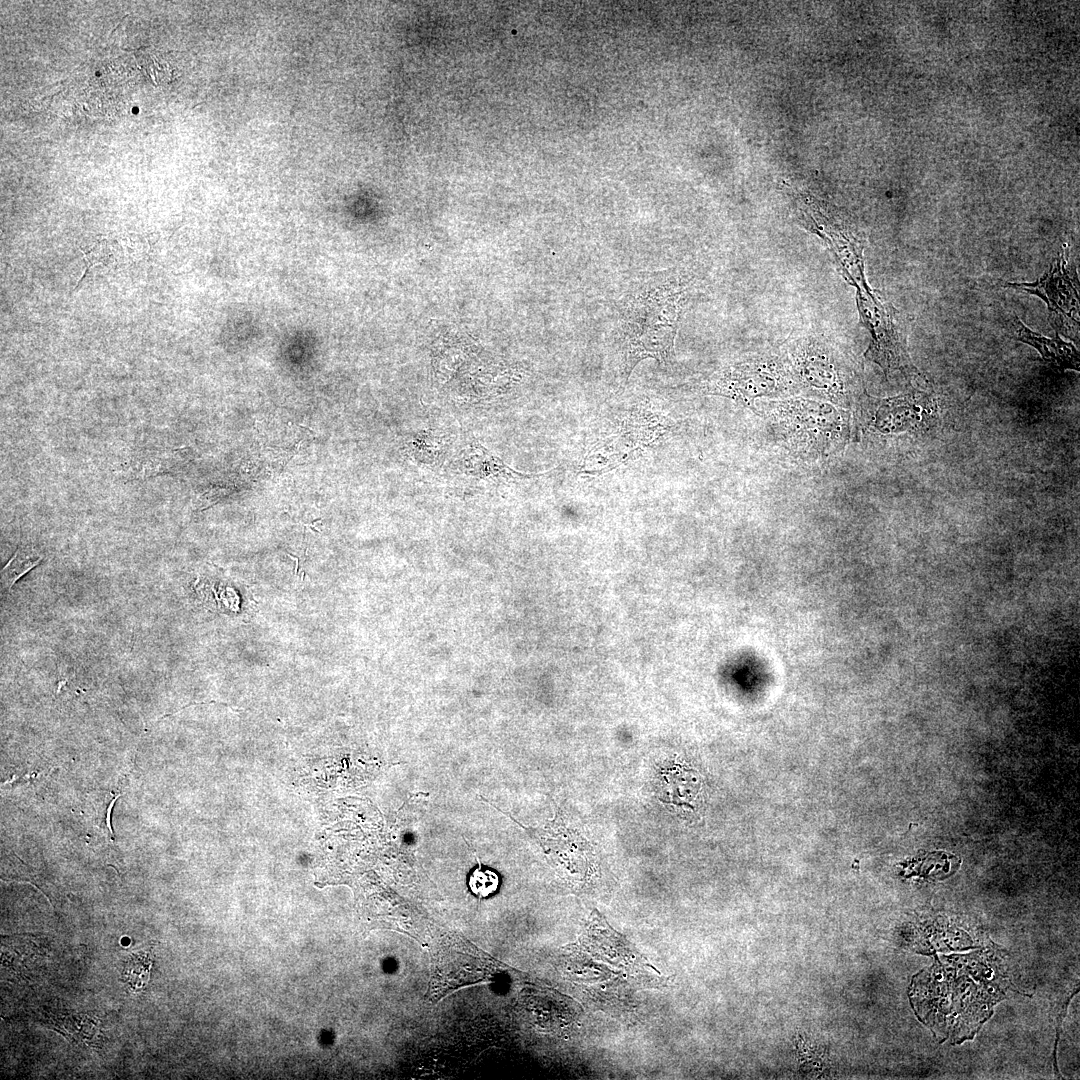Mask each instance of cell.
I'll return each mask as SVG.
<instances>
[{
  "label": "cell",
  "instance_id": "1",
  "mask_svg": "<svg viewBox=\"0 0 1080 1080\" xmlns=\"http://www.w3.org/2000/svg\"><path fill=\"white\" fill-rule=\"evenodd\" d=\"M689 284L678 273L662 271L634 283L617 301V332L625 380L644 359L653 358L661 365L673 361L674 341Z\"/></svg>",
  "mask_w": 1080,
  "mask_h": 1080
},
{
  "label": "cell",
  "instance_id": "2",
  "mask_svg": "<svg viewBox=\"0 0 1080 1080\" xmlns=\"http://www.w3.org/2000/svg\"><path fill=\"white\" fill-rule=\"evenodd\" d=\"M979 955L971 954V963H964V957L940 960L913 979L910 997L917 1015L946 1037H971L1004 993L994 978H986L991 970L974 981L982 973L983 961L970 978Z\"/></svg>",
  "mask_w": 1080,
  "mask_h": 1080
},
{
  "label": "cell",
  "instance_id": "3",
  "mask_svg": "<svg viewBox=\"0 0 1080 1080\" xmlns=\"http://www.w3.org/2000/svg\"><path fill=\"white\" fill-rule=\"evenodd\" d=\"M787 352L795 381L834 398L847 392L851 372L834 342L822 335L807 333L789 341Z\"/></svg>",
  "mask_w": 1080,
  "mask_h": 1080
},
{
  "label": "cell",
  "instance_id": "4",
  "mask_svg": "<svg viewBox=\"0 0 1080 1080\" xmlns=\"http://www.w3.org/2000/svg\"><path fill=\"white\" fill-rule=\"evenodd\" d=\"M795 381L789 365L774 355H757L714 372L703 383V393L748 401L780 394Z\"/></svg>",
  "mask_w": 1080,
  "mask_h": 1080
},
{
  "label": "cell",
  "instance_id": "5",
  "mask_svg": "<svg viewBox=\"0 0 1080 1080\" xmlns=\"http://www.w3.org/2000/svg\"><path fill=\"white\" fill-rule=\"evenodd\" d=\"M499 965L467 939L450 933L441 939L432 956L428 997L442 999L455 989L493 978Z\"/></svg>",
  "mask_w": 1080,
  "mask_h": 1080
},
{
  "label": "cell",
  "instance_id": "6",
  "mask_svg": "<svg viewBox=\"0 0 1080 1080\" xmlns=\"http://www.w3.org/2000/svg\"><path fill=\"white\" fill-rule=\"evenodd\" d=\"M1067 246L1050 269L1034 282L1008 283L1005 286L1034 294L1048 306L1050 314L1059 318H1073L1078 308V294L1068 274Z\"/></svg>",
  "mask_w": 1080,
  "mask_h": 1080
},
{
  "label": "cell",
  "instance_id": "7",
  "mask_svg": "<svg viewBox=\"0 0 1080 1080\" xmlns=\"http://www.w3.org/2000/svg\"><path fill=\"white\" fill-rule=\"evenodd\" d=\"M1016 337L1019 341L1033 346L1041 357L1061 370L1079 371V353L1069 342L1059 338H1047L1032 331L1017 316L1015 318Z\"/></svg>",
  "mask_w": 1080,
  "mask_h": 1080
},
{
  "label": "cell",
  "instance_id": "8",
  "mask_svg": "<svg viewBox=\"0 0 1080 1080\" xmlns=\"http://www.w3.org/2000/svg\"><path fill=\"white\" fill-rule=\"evenodd\" d=\"M42 556L32 547H19L1 572L2 583L11 589L14 583L37 566Z\"/></svg>",
  "mask_w": 1080,
  "mask_h": 1080
},
{
  "label": "cell",
  "instance_id": "9",
  "mask_svg": "<svg viewBox=\"0 0 1080 1080\" xmlns=\"http://www.w3.org/2000/svg\"><path fill=\"white\" fill-rule=\"evenodd\" d=\"M468 886L476 896L487 897L498 889L499 877L489 868L478 867L470 873Z\"/></svg>",
  "mask_w": 1080,
  "mask_h": 1080
},
{
  "label": "cell",
  "instance_id": "10",
  "mask_svg": "<svg viewBox=\"0 0 1080 1080\" xmlns=\"http://www.w3.org/2000/svg\"><path fill=\"white\" fill-rule=\"evenodd\" d=\"M119 796H120V795H117V796H116V797H115V798H114V799L112 800V802H111L110 806H109V807H108V809H107V816H106V821H107V826H108V828H109V830H110V834H111L112 836H113V830H112V827H111V823H110V814H111V811H112V807H113V805H114L115 801L117 800V798H118Z\"/></svg>",
  "mask_w": 1080,
  "mask_h": 1080
}]
</instances>
